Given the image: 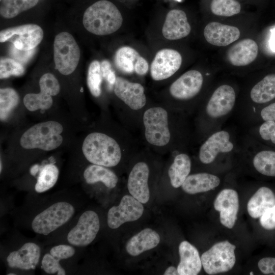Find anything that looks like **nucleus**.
I'll return each instance as SVG.
<instances>
[{"label":"nucleus","instance_id":"27","mask_svg":"<svg viewBox=\"0 0 275 275\" xmlns=\"http://www.w3.org/2000/svg\"><path fill=\"white\" fill-rule=\"evenodd\" d=\"M191 170V160L185 153L177 154L168 170L170 182L174 188L182 185Z\"/></svg>","mask_w":275,"mask_h":275},{"label":"nucleus","instance_id":"5","mask_svg":"<svg viewBox=\"0 0 275 275\" xmlns=\"http://www.w3.org/2000/svg\"><path fill=\"white\" fill-rule=\"evenodd\" d=\"M55 67L64 75L72 73L80 58V49L73 37L64 32L58 34L53 44Z\"/></svg>","mask_w":275,"mask_h":275},{"label":"nucleus","instance_id":"33","mask_svg":"<svg viewBox=\"0 0 275 275\" xmlns=\"http://www.w3.org/2000/svg\"><path fill=\"white\" fill-rule=\"evenodd\" d=\"M59 171L56 166L47 164L40 170L35 188L38 193L44 192L52 187L56 183Z\"/></svg>","mask_w":275,"mask_h":275},{"label":"nucleus","instance_id":"53","mask_svg":"<svg viewBox=\"0 0 275 275\" xmlns=\"http://www.w3.org/2000/svg\"><path fill=\"white\" fill-rule=\"evenodd\" d=\"M177 1H180V0H177Z\"/></svg>","mask_w":275,"mask_h":275},{"label":"nucleus","instance_id":"3","mask_svg":"<svg viewBox=\"0 0 275 275\" xmlns=\"http://www.w3.org/2000/svg\"><path fill=\"white\" fill-rule=\"evenodd\" d=\"M62 125L58 122L49 121L38 123L25 131L20 139L24 149H40L50 151L59 147L63 142L61 133Z\"/></svg>","mask_w":275,"mask_h":275},{"label":"nucleus","instance_id":"23","mask_svg":"<svg viewBox=\"0 0 275 275\" xmlns=\"http://www.w3.org/2000/svg\"><path fill=\"white\" fill-rule=\"evenodd\" d=\"M180 261L177 266L179 275H197L201 270L202 262L198 250L186 241L179 246Z\"/></svg>","mask_w":275,"mask_h":275},{"label":"nucleus","instance_id":"22","mask_svg":"<svg viewBox=\"0 0 275 275\" xmlns=\"http://www.w3.org/2000/svg\"><path fill=\"white\" fill-rule=\"evenodd\" d=\"M258 53L257 43L251 39H244L234 44L228 50V61L235 66H244L252 63Z\"/></svg>","mask_w":275,"mask_h":275},{"label":"nucleus","instance_id":"37","mask_svg":"<svg viewBox=\"0 0 275 275\" xmlns=\"http://www.w3.org/2000/svg\"><path fill=\"white\" fill-rule=\"evenodd\" d=\"M23 65L15 60L2 58L0 61V78H8L11 76H19L23 74Z\"/></svg>","mask_w":275,"mask_h":275},{"label":"nucleus","instance_id":"50","mask_svg":"<svg viewBox=\"0 0 275 275\" xmlns=\"http://www.w3.org/2000/svg\"><path fill=\"white\" fill-rule=\"evenodd\" d=\"M0 172H2V161H1V166H0Z\"/></svg>","mask_w":275,"mask_h":275},{"label":"nucleus","instance_id":"19","mask_svg":"<svg viewBox=\"0 0 275 275\" xmlns=\"http://www.w3.org/2000/svg\"><path fill=\"white\" fill-rule=\"evenodd\" d=\"M190 31V25L183 11L173 9L168 13L162 29V35L166 39H180L188 36Z\"/></svg>","mask_w":275,"mask_h":275},{"label":"nucleus","instance_id":"41","mask_svg":"<svg viewBox=\"0 0 275 275\" xmlns=\"http://www.w3.org/2000/svg\"><path fill=\"white\" fill-rule=\"evenodd\" d=\"M35 49L22 50L17 49L13 45L10 47V54L15 61L22 63H26L33 56Z\"/></svg>","mask_w":275,"mask_h":275},{"label":"nucleus","instance_id":"47","mask_svg":"<svg viewBox=\"0 0 275 275\" xmlns=\"http://www.w3.org/2000/svg\"><path fill=\"white\" fill-rule=\"evenodd\" d=\"M269 46L271 50L275 52V26L270 30Z\"/></svg>","mask_w":275,"mask_h":275},{"label":"nucleus","instance_id":"35","mask_svg":"<svg viewBox=\"0 0 275 275\" xmlns=\"http://www.w3.org/2000/svg\"><path fill=\"white\" fill-rule=\"evenodd\" d=\"M210 9L217 16L230 17L240 12V4L236 0H212Z\"/></svg>","mask_w":275,"mask_h":275},{"label":"nucleus","instance_id":"29","mask_svg":"<svg viewBox=\"0 0 275 275\" xmlns=\"http://www.w3.org/2000/svg\"><path fill=\"white\" fill-rule=\"evenodd\" d=\"M252 100L255 103L262 104L275 98V74L265 76L257 83L250 92Z\"/></svg>","mask_w":275,"mask_h":275},{"label":"nucleus","instance_id":"11","mask_svg":"<svg viewBox=\"0 0 275 275\" xmlns=\"http://www.w3.org/2000/svg\"><path fill=\"white\" fill-rule=\"evenodd\" d=\"M142 203L132 196H124L118 206L111 207L107 213V225L117 229L125 223L139 219L144 212Z\"/></svg>","mask_w":275,"mask_h":275},{"label":"nucleus","instance_id":"28","mask_svg":"<svg viewBox=\"0 0 275 275\" xmlns=\"http://www.w3.org/2000/svg\"><path fill=\"white\" fill-rule=\"evenodd\" d=\"M84 177L88 184L102 182L107 187H115L118 181L116 174L106 167L92 164L88 166L84 172Z\"/></svg>","mask_w":275,"mask_h":275},{"label":"nucleus","instance_id":"13","mask_svg":"<svg viewBox=\"0 0 275 275\" xmlns=\"http://www.w3.org/2000/svg\"><path fill=\"white\" fill-rule=\"evenodd\" d=\"M203 83V77L200 71L196 70H189L171 84L169 92L176 99L189 100L200 92Z\"/></svg>","mask_w":275,"mask_h":275},{"label":"nucleus","instance_id":"49","mask_svg":"<svg viewBox=\"0 0 275 275\" xmlns=\"http://www.w3.org/2000/svg\"><path fill=\"white\" fill-rule=\"evenodd\" d=\"M40 167L38 164H35L32 166L30 169V173L32 175L35 176L40 170Z\"/></svg>","mask_w":275,"mask_h":275},{"label":"nucleus","instance_id":"1","mask_svg":"<svg viewBox=\"0 0 275 275\" xmlns=\"http://www.w3.org/2000/svg\"><path fill=\"white\" fill-rule=\"evenodd\" d=\"M85 29L97 35H106L119 30L123 17L119 9L111 2L97 1L85 11L82 19Z\"/></svg>","mask_w":275,"mask_h":275},{"label":"nucleus","instance_id":"18","mask_svg":"<svg viewBox=\"0 0 275 275\" xmlns=\"http://www.w3.org/2000/svg\"><path fill=\"white\" fill-rule=\"evenodd\" d=\"M149 172L148 164L140 161L133 166L128 178L127 188L129 193L142 204H146L150 199Z\"/></svg>","mask_w":275,"mask_h":275},{"label":"nucleus","instance_id":"51","mask_svg":"<svg viewBox=\"0 0 275 275\" xmlns=\"http://www.w3.org/2000/svg\"><path fill=\"white\" fill-rule=\"evenodd\" d=\"M15 273H9L8 274V275H15Z\"/></svg>","mask_w":275,"mask_h":275},{"label":"nucleus","instance_id":"42","mask_svg":"<svg viewBox=\"0 0 275 275\" xmlns=\"http://www.w3.org/2000/svg\"><path fill=\"white\" fill-rule=\"evenodd\" d=\"M102 77L107 82L109 87L114 86L117 77L114 71L112 68L111 63L107 60H103L100 63Z\"/></svg>","mask_w":275,"mask_h":275},{"label":"nucleus","instance_id":"45","mask_svg":"<svg viewBox=\"0 0 275 275\" xmlns=\"http://www.w3.org/2000/svg\"><path fill=\"white\" fill-rule=\"evenodd\" d=\"M149 70V65L145 59L139 56L135 63L134 72L140 75L146 74Z\"/></svg>","mask_w":275,"mask_h":275},{"label":"nucleus","instance_id":"2","mask_svg":"<svg viewBox=\"0 0 275 275\" xmlns=\"http://www.w3.org/2000/svg\"><path fill=\"white\" fill-rule=\"evenodd\" d=\"M82 150L86 159L92 164L106 167L117 166L122 158L118 143L101 132H92L85 139Z\"/></svg>","mask_w":275,"mask_h":275},{"label":"nucleus","instance_id":"21","mask_svg":"<svg viewBox=\"0 0 275 275\" xmlns=\"http://www.w3.org/2000/svg\"><path fill=\"white\" fill-rule=\"evenodd\" d=\"M239 30L234 26L211 22L204 30V36L210 44L217 46H226L239 39Z\"/></svg>","mask_w":275,"mask_h":275},{"label":"nucleus","instance_id":"52","mask_svg":"<svg viewBox=\"0 0 275 275\" xmlns=\"http://www.w3.org/2000/svg\"><path fill=\"white\" fill-rule=\"evenodd\" d=\"M250 274H254V273H253V272H250Z\"/></svg>","mask_w":275,"mask_h":275},{"label":"nucleus","instance_id":"10","mask_svg":"<svg viewBox=\"0 0 275 275\" xmlns=\"http://www.w3.org/2000/svg\"><path fill=\"white\" fill-rule=\"evenodd\" d=\"M100 228L97 214L92 210L84 212L79 217L76 226L68 233V242L77 246L90 244L95 238Z\"/></svg>","mask_w":275,"mask_h":275},{"label":"nucleus","instance_id":"32","mask_svg":"<svg viewBox=\"0 0 275 275\" xmlns=\"http://www.w3.org/2000/svg\"><path fill=\"white\" fill-rule=\"evenodd\" d=\"M253 165L260 173L275 177V152L263 150L257 153L253 158Z\"/></svg>","mask_w":275,"mask_h":275},{"label":"nucleus","instance_id":"17","mask_svg":"<svg viewBox=\"0 0 275 275\" xmlns=\"http://www.w3.org/2000/svg\"><path fill=\"white\" fill-rule=\"evenodd\" d=\"M214 207L220 213L221 224L228 228H232L239 209V199L236 191L232 189L222 190L214 201Z\"/></svg>","mask_w":275,"mask_h":275},{"label":"nucleus","instance_id":"46","mask_svg":"<svg viewBox=\"0 0 275 275\" xmlns=\"http://www.w3.org/2000/svg\"><path fill=\"white\" fill-rule=\"evenodd\" d=\"M260 114L264 121L275 122V102L263 108L261 110Z\"/></svg>","mask_w":275,"mask_h":275},{"label":"nucleus","instance_id":"43","mask_svg":"<svg viewBox=\"0 0 275 275\" xmlns=\"http://www.w3.org/2000/svg\"><path fill=\"white\" fill-rule=\"evenodd\" d=\"M260 223L262 227L266 230L275 229V205L260 217Z\"/></svg>","mask_w":275,"mask_h":275},{"label":"nucleus","instance_id":"25","mask_svg":"<svg viewBox=\"0 0 275 275\" xmlns=\"http://www.w3.org/2000/svg\"><path fill=\"white\" fill-rule=\"evenodd\" d=\"M220 183L219 178L213 174L200 173L188 175L181 185L182 189L188 194L206 192L212 190Z\"/></svg>","mask_w":275,"mask_h":275},{"label":"nucleus","instance_id":"12","mask_svg":"<svg viewBox=\"0 0 275 275\" xmlns=\"http://www.w3.org/2000/svg\"><path fill=\"white\" fill-rule=\"evenodd\" d=\"M182 57L176 50L164 48L158 51L150 67L152 78L156 81L169 78L180 68L182 64Z\"/></svg>","mask_w":275,"mask_h":275},{"label":"nucleus","instance_id":"8","mask_svg":"<svg viewBox=\"0 0 275 275\" xmlns=\"http://www.w3.org/2000/svg\"><path fill=\"white\" fill-rule=\"evenodd\" d=\"M43 32L40 26L27 24L10 28L0 32V42H11L17 49L30 50L34 49L41 42Z\"/></svg>","mask_w":275,"mask_h":275},{"label":"nucleus","instance_id":"44","mask_svg":"<svg viewBox=\"0 0 275 275\" xmlns=\"http://www.w3.org/2000/svg\"><path fill=\"white\" fill-rule=\"evenodd\" d=\"M258 266L263 273L275 274V258H263L259 261Z\"/></svg>","mask_w":275,"mask_h":275},{"label":"nucleus","instance_id":"14","mask_svg":"<svg viewBox=\"0 0 275 275\" xmlns=\"http://www.w3.org/2000/svg\"><path fill=\"white\" fill-rule=\"evenodd\" d=\"M114 91L118 98L132 110L143 108L146 103L144 87L121 77H117Z\"/></svg>","mask_w":275,"mask_h":275},{"label":"nucleus","instance_id":"24","mask_svg":"<svg viewBox=\"0 0 275 275\" xmlns=\"http://www.w3.org/2000/svg\"><path fill=\"white\" fill-rule=\"evenodd\" d=\"M160 240L157 232L151 228H145L127 241L126 250L130 255L137 256L155 248L159 244Z\"/></svg>","mask_w":275,"mask_h":275},{"label":"nucleus","instance_id":"26","mask_svg":"<svg viewBox=\"0 0 275 275\" xmlns=\"http://www.w3.org/2000/svg\"><path fill=\"white\" fill-rule=\"evenodd\" d=\"M274 205V194L268 187L263 186L259 188L250 199L247 210L252 217L257 218Z\"/></svg>","mask_w":275,"mask_h":275},{"label":"nucleus","instance_id":"7","mask_svg":"<svg viewBox=\"0 0 275 275\" xmlns=\"http://www.w3.org/2000/svg\"><path fill=\"white\" fill-rule=\"evenodd\" d=\"M235 249V245L227 240L214 244L201 257L205 271L208 274H215L231 270L236 261Z\"/></svg>","mask_w":275,"mask_h":275},{"label":"nucleus","instance_id":"36","mask_svg":"<svg viewBox=\"0 0 275 275\" xmlns=\"http://www.w3.org/2000/svg\"><path fill=\"white\" fill-rule=\"evenodd\" d=\"M102 77L100 63L99 61L94 60L89 67L87 76L88 88L94 97H98L101 94Z\"/></svg>","mask_w":275,"mask_h":275},{"label":"nucleus","instance_id":"4","mask_svg":"<svg viewBox=\"0 0 275 275\" xmlns=\"http://www.w3.org/2000/svg\"><path fill=\"white\" fill-rule=\"evenodd\" d=\"M143 122L145 139L150 144L163 147L169 144L171 132L166 109L159 106L147 109L143 115Z\"/></svg>","mask_w":275,"mask_h":275},{"label":"nucleus","instance_id":"34","mask_svg":"<svg viewBox=\"0 0 275 275\" xmlns=\"http://www.w3.org/2000/svg\"><path fill=\"white\" fill-rule=\"evenodd\" d=\"M19 96L12 88L0 90V117L2 121L6 120L9 115L18 104Z\"/></svg>","mask_w":275,"mask_h":275},{"label":"nucleus","instance_id":"31","mask_svg":"<svg viewBox=\"0 0 275 275\" xmlns=\"http://www.w3.org/2000/svg\"><path fill=\"white\" fill-rule=\"evenodd\" d=\"M38 0H1L0 13L6 18H12L34 6Z\"/></svg>","mask_w":275,"mask_h":275},{"label":"nucleus","instance_id":"20","mask_svg":"<svg viewBox=\"0 0 275 275\" xmlns=\"http://www.w3.org/2000/svg\"><path fill=\"white\" fill-rule=\"evenodd\" d=\"M40 253V247L37 244L27 242L18 250L10 253L7 258V261L11 268L34 269L39 262Z\"/></svg>","mask_w":275,"mask_h":275},{"label":"nucleus","instance_id":"38","mask_svg":"<svg viewBox=\"0 0 275 275\" xmlns=\"http://www.w3.org/2000/svg\"><path fill=\"white\" fill-rule=\"evenodd\" d=\"M60 260L57 259L50 253L44 255L42 262L41 267L47 273L58 275H65L66 272L60 264Z\"/></svg>","mask_w":275,"mask_h":275},{"label":"nucleus","instance_id":"39","mask_svg":"<svg viewBox=\"0 0 275 275\" xmlns=\"http://www.w3.org/2000/svg\"><path fill=\"white\" fill-rule=\"evenodd\" d=\"M50 254L61 260L69 258L75 254V250L73 247L68 245L60 244L52 248Z\"/></svg>","mask_w":275,"mask_h":275},{"label":"nucleus","instance_id":"9","mask_svg":"<svg viewBox=\"0 0 275 275\" xmlns=\"http://www.w3.org/2000/svg\"><path fill=\"white\" fill-rule=\"evenodd\" d=\"M39 86V93H30L24 97V104L30 111L49 108L53 102L51 96L57 95L60 90L58 80L53 74L49 73H45L41 77Z\"/></svg>","mask_w":275,"mask_h":275},{"label":"nucleus","instance_id":"16","mask_svg":"<svg viewBox=\"0 0 275 275\" xmlns=\"http://www.w3.org/2000/svg\"><path fill=\"white\" fill-rule=\"evenodd\" d=\"M236 101L234 89L228 85L218 87L209 99L206 112L212 118H218L229 114L233 109Z\"/></svg>","mask_w":275,"mask_h":275},{"label":"nucleus","instance_id":"40","mask_svg":"<svg viewBox=\"0 0 275 275\" xmlns=\"http://www.w3.org/2000/svg\"><path fill=\"white\" fill-rule=\"evenodd\" d=\"M259 133L263 140H270L275 144V122L265 121L260 127Z\"/></svg>","mask_w":275,"mask_h":275},{"label":"nucleus","instance_id":"6","mask_svg":"<svg viewBox=\"0 0 275 275\" xmlns=\"http://www.w3.org/2000/svg\"><path fill=\"white\" fill-rule=\"evenodd\" d=\"M74 212V208L69 203H56L35 217L32 228L36 233L47 235L67 223Z\"/></svg>","mask_w":275,"mask_h":275},{"label":"nucleus","instance_id":"48","mask_svg":"<svg viewBox=\"0 0 275 275\" xmlns=\"http://www.w3.org/2000/svg\"><path fill=\"white\" fill-rule=\"evenodd\" d=\"M163 274L164 275H178L179 273L177 268L174 266H171L167 268Z\"/></svg>","mask_w":275,"mask_h":275},{"label":"nucleus","instance_id":"30","mask_svg":"<svg viewBox=\"0 0 275 275\" xmlns=\"http://www.w3.org/2000/svg\"><path fill=\"white\" fill-rule=\"evenodd\" d=\"M140 56L134 48L129 46H123L116 52L115 65L122 72L131 74L134 71V65Z\"/></svg>","mask_w":275,"mask_h":275},{"label":"nucleus","instance_id":"15","mask_svg":"<svg viewBox=\"0 0 275 275\" xmlns=\"http://www.w3.org/2000/svg\"><path fill=\"white\" fill-rule=\"evenodd\" d=\"M233 148L229 133L225 130L218 131L210 135L201 145L199 158L203 163L209 164L214 160L218 154L230 152Z\"/></svg>","mask_w":275,"mask_h":275}]
</instances>
